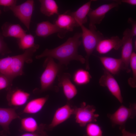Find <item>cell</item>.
Listing matches in <instances>:
<instances>
[{
    "label": "cell",
    "mask_w": 136,
    "mask_h": 136,
    "mask_svg": "<svg viewBox=\"0 0 136 136\" xmlns=\"http://www.w3.org/2000/svg\"><path fill=\"white\" fill-rule=\"evenodd\" d=\"M81 35V33H76L57 47L52 49H46L41 54L36 56V58L51 57L58 60L61 65L66 66L72 60L79 61L82 64L85 63V58L78 52V48L82 43L80 40Z\"/></svg>",
    "instance_id": "obj_1"
},
{
    "label": "cell",
    "mask_w": 136,
    "mask_h": 136,
    "mask_svg": "<svg viewBox=\"0 0 136 136\" xmlns=\"http://www.w3.org/2000/svg\"><path fill=\"white\" fill-rule=\"evenodd\" d=\"M37 49L31 48L25 50L21 54L8 56L0 59V73L13 79L24 74L23 68L25 63L32 62V57Z\"/></svg>",
    "instance_id": "obj_2"
},
{
    "label": "cell",
    "mask_w": 136,
    "mask_h": 136,
    "mask_svg": "<svg viewBox=\"0 0 136 136\" xmlns=\"http://www.w3.org/2000/svg\"><path fill=\"white\" fill-rule=\"evenodd\" d=\"M80 26L82 30V42L86 54L85 58V68L86 70H89V57L99 42L105 38L100 32L97 30L95 25L89 26V29L83 25Z\"/></svg>",
    "instance_id": "obj_3"
},
{
    "label": "cell",
    "mask_w": 136,
    "mask_h": 136,
    "mask_svg": "<svg viewBox=\"0 0 136 136\" xmlns=\"http://www.w3.org/2000/svg\"><path fill=\"white\" fill-rule=\"evenodd\" d=\"M52 58L47 57L43 66L45 70L40 78L41 88L39 92H42L51 89L57 76L60 73L62 65L54 61Z\"/></svg>",
    "instance_id": "obj_4"
},
{
    "label": "cell",
    "mask_w": 136,
    "mask_h": 136,
    "mask_svg": "<svg viewBox=\"0 0 136 136\" xmlns=\"http://www.w3.org/2000/svg\"><path fill=\"white\" fill-rule=\"evenodd\" d=\"M136 115L135 103L130 104L129 107L127 108L122 105L113 114H107L110 119L112 126L116 125L120 126L121 130L125 128V124L129 118L134 119Z\"/></svg>",
    "instance_id": "obj_5"
},
{
    "label": "cell",
    "mask_w": 136,
    "mask_h": 136,
    "mask_svg": "<svg viewBox=\"0 0 136 136\" xmlns=\"http://www.w3.org/2000/svg\"><path fill=\"white\" fill-rule=\"evenodd\" d=\"M95 111L93 106L82 103L80 107L75 108L74 114L76 122L83 127L89 123L96 122L99 115L95 113Z\"/></svg>",
    "instance_id": "obj_6"
},
{
    "label": "cell",
    "mask_w": 136,
    "mask_h": 136,
    "mask_svg": "<svg viewBox=\"0 0 136 136\" xmlns=\"http://www.w3.org/2000/svg\"><path fill=\"white\" fill-rule=\"evenodd\" d=\"M34 9V1L28 0L20 5H16L8 8L6 11L11 10L14 16L17 17L29 30Z\"/></svg>",
    "instance_id": "obj_7"
},
{
    "label": "cell",
    "mask_w": 136,
    "mask_h": 136,
    "mask_svg": "<svg viewBox=\"0 0 136 136\" xmlns=\"http://www.w3.org/2000/svg\"><path fill=\"white\" fill-rule=\"evenodd\" d=\"M122 49L121 57L122 61L121 70H124L127 73L130 71L129 68L130 57L132 53L133 44L131 29H126L123 33Z\"/></svg>",
    "instance_id": "obj_8"
},
{
    "label": "cell",
    "mask_w": 136,
    "mask_h": 136,
    "mask_svg": "<svg viewBox=\"0 0 136 136\" xmlns=\"http://www.w3.org/2000/svg\"><path fill=\"white\" fill-rule=\"evenodd\" d=\"M121 3L120 1H116L103 5L94 10L91 8L87 15L89 19V26L100 24L106 14L112 9L118 7Z\"/></svg>",
    "instance_id": "obj_9"
},
{
    "label": "cell",
    "mask_w": 136,
    "mask_h": 136,
    "mask_svg": "<svg viewBox=\"0 0 136 136\" xmlns=\"http://www.w3.org/2000/svg\"><path fill=\"white\" fill-rule=\"evenodd\" d=\"M104 74L99 80L101 86L106 87L112 94L121 103L123 102L120 89L118 84L112 75L103 69Z\"/></svg>",
    "instance_id": "obj_10"
},
{
    "label": "cell",
    "mask_w": 136,
    "mask_h": 136,
    "mask_svg": "<svg viewBox=\"0 0 136 136\" xmlns=\"http://www.w3.org/2000/svg\"><path fill=\"white\" fill-rule=\"evenodd\" d=\"M59 28L60 31L57 33L58 36L60 38H64L66 33L72 31L76 27L75 21L70 14L69 11L58 15L54 23Z\"/></svg>",
    "instance_id": "obj_11"
},
{
    "label": "cell",
    "mask_w": 136,
    "mask_h": 136,
    "mask_svg": "<svg viewBox=\"0 0 136 136\" xmlns=\"http://www.w3.org/2000/svg\"><path fill=\"white\" fill-rule=\"evenodd\" d=\"M57 76L59 86L62 87L64 94L67 100H70L77 93L76 87L71 81V75L69 73H60Z\"/></svg>",
    "instance_id": "obj_12"
},
{
    "label": "cell",
    "mask_w": 136,
    "mask_h": 136,
    "mask_svg": "<svg viewBox=\"0 0 136 136\" xmlns=\"http://www.w3.org/2000/svg\"><path fill=\"white\" fill-rule=\"evenodd\" d=\"M7 91L6 98L8 105L16 107L24 105L30 95L29 93L18 88H11Z\"/></svg>",
    "instance_id": "obj_13"
},
{
    "label": "cell",
    "mask_w": 136,
    "mask_h": 136,
    "mask_svg": "<svg viewBox=\"0 0 136 136\" xmlns=\"http://www.w3.org/2000/svg\"><path fill=\"white\" fill-rule=\"evenodd\" d=\"M17 108H0V125L3 130L0 134L10 133L9 125L14 120L20 118L16 112Z\"/></svg>",
    "instance_id": "obj_14"
},
{
    "label": "cell",
    "mask_w": 136,
    "mask_h": 136,
    "mask_svg": "<svg viewBox=\"0 0 136 136\" xmlns=\"http://www.w3.org/2000/svg\"><path fill=\"white\" fill-rule=\"evenodd\" d=\"M75 108L68 104L58 108L56 111L48 128L51 129L63 123L74 114Z\"/></svg>",
    "instance_id": "obj_15"
},
{
    "label": "cell",
    "mask_w": 136,
    "mask_h": 136,
    "mask_svg": "<svg viewBox=\"0 0 136 136\" xmlns=\"http://www.w3.org/2000/svg\"><path fill=\"white\" fill-rule=\"evenodd\" d=\"M122 41L117 36H114L109 39L101 40L96 48V51L101 54H106L112 49H118L122 45Z\"/></svg>",
    "instance_id": "obj_16"
},
{
    "label": "cell",
    "mask_w": 136,
    "mask_h": 136,
    "mask_svg": "<svg viewBox=\"0 0 136 136\" xmlns=\"http://www.w3.org/2000/svg\"><path fill=\"white\" fill-rule=\"evenodd\" d=\"M2 35L5 37H12L19 39L26 34V31L24 30L18 24H13L6 22L1 27Z\"/></svg>",
    "instance_id": "obj_17"
},
{
    "label": "cell",
    "mask_w": 136,
    "mask_h": 136,
    "mask_svg": "<svg viewBox=\"0 0 136 136\" xmlns=\"http://www.w3.org/2000/svg\"><path fill=\"white\" fill-rule=\"evenodd\" d=\"M99 58L104 69L111 74H116L121 69L122 61L120 58L108 56H101Z\"/></svg>",
    "instance_id": "obj_18"
},
{
    "label": "cell",
    "mask_w": 136,
    "mask_h": 136,
    "mask_svg": "<svg viewBox=\"0 0 136 136\" xmlns=\"http://www.w3.org/2000/svg\"><path fill=\"white\" fill-rule=\"evenodd\" d=\"M93 1H89L75 11L71 12L69 11L70 14L75 20L76 27L80 26L81 25L87 22L88 20L87 16L91 9V4Z\"/></svg>",
    "instance_id": "obj_19"
},
{
    "label": "cell",
    "mask_w": 136,
    "mask_h": 136,
    "mask_svg": "<svg viewBox=\"0 0 136 136\" xmlns=\"http://www.w3.org/2000/svg\"><path fill=\"white\" fill-rule=\"evenodd\" d=\"M21 124L20 131L25 133L36 132L45 129V124H41L39 125L36 119L31 117L22 119Z\"/></svg>",
    "instance_id": "obj_20"
},
{
    "label": "cell",
    "mask_w": 136,
    "mask_h": 136,
    "mask_svg": "<svg viewBox=\"0 0 136 136\" xmlns=\"http://www.w3.org/2000/svg\"><path fill=\"white\" fill-rule=\"evenodd\" d=\"M59 31V28L55 24L46 21L37 24L35 33L38 36L46 37L53 34L58 33Z\"/></svg>",
    "instance_id": "obj_21"
},
{
    "label": "cell",
    "mask_w": 136,
    "mask_h": 136,
    "mask_svg": "<svg viewBox=\"0 0 136 136\" xmlns=\"http://www.w3.org/2000/svg\"><path fill=\"white\" fill-rule=\"evenodd\" d=\"M48 97L47 95L30 100L25 105L22 113L33 114L39 112L43 108Z\"/></svg>",
    "instance_id": "obj_22"
},
{
    "label": "cell",
    "mask_w": 136,
    "mask_h": 136,
    "mask_svg": "<svg viewBox=\"0 0 136 136\" xmlns=\"http://www.w3.org/2000/svg\"><path fill=\"white\" fill-rule=\"evenodd\" d=\"M40 11L45 15L50 17L54 14H59L58 7L54 0H40Z\"/></svg>",
    "instance_id": "obj_23"
},
{
    "label": "cell",
    "mask_w": 136,
    "mask_h": 136,
    "mask_svg": "<svg viewBox=\"0 0 136 136\" xmlns=\"http://www.w3.org/2000/svg\"><path fill=\"white\" fill-rule=\"evenodd\" d=\"M17 43L19 48L23 50L31 48L38 49L40 45L35 44V38L32 35L25 34L21 38L18 39Z\"/></svg>",
    "instance_id": "obj_24"
},
{
    "label": "cell",
    "mask_w": 136,
    "mask_h": 136,
    "mask_svg": "<svg viewBox=\"0 0 136 136\" xmlns=\"http://www.w3.org/2000/svg\"><path fill=\"white\" fill-rule=\"evenodd\" d=\"M92 78L89 73L83 69L78 70L73 76V80L77 85H82L86 84L90 81Z\"/></svg>",
    "instance_id": "obj_25"
},
{
    "label": "cell",
    "mask_w": 136,
    "mask_h": 136,
    "mask_svg": "<svg viewBox=\"0 0 136 136\" xmlns=\"http://www.w3.org/2000/svg\"><path fill=\"white\" fill-rule=\"evenodd\" d=\"M129 64L132 71V77L128 81L129 85L132 88L136 87V54L132 52L130 59Z\"/></svg>",
    "instance_id": "obj_26"
},
{
    "label": "cell",
    "mask_w": 136,
    "mask_h": 136,
    "mask_svg": "<svg viewBox=\"0 0 136 136\" xmlns=\"http://www.w3.org/2000/svg\"><path fill=\"white\" fill-rule=\"evenodd\" d=\"M86 125L85 136H103V131L98 124L91 122Z\"/></svg>",
    "instance_id": "obj_27"
},
{
    "label": "cell",
    "mask_w": 136,
    "mask_h": 136,
    "mask_svg": "<svg viewBox=\"0 0 136 136\" xmlns=\"http://www.w3.org/2000/svg\"><path fill=\"white\" fill-rule=\"evenodd\" d=\"M13 80L6 75L0 73V90L5 89L8 91L12 88Z\"/></svg>",
    "instance_id": "obj_28"
},
{
    "label": "cell",
    "mask_w": 136,
    "mask_h": 136,
    "mask_svg": "<svg viewBox=\"0 0 136 136\" xmlns=\"http://www.w3.org/2000/svg\"><path fill=\"white\" fill-rule=\"evenodd\" d=\"M11 52V51L9 49L7 44L4 41L2 34L0 33V54L4 55Z\"/></svg>",
    "instance_id": "obj_29"
},
{
    "label": "cell",
    "mask_w": 136,
    "mask_h": 136,
    "mask_svg": "<svg viewBox=\"0 0 136 136\" xmlns=\"http://www.w3.org/2000/svg\"><path fill=\"white\" fill-rule=\"evenodd\" d=\"M16 0H0V6L4 7V10L6 11L8 8L16 5Z\"/></svg>",
    "instance_id": "obj_30"
},
{
    "label": "cell",
    "mask_w": 136,
    "mask_h": 136,
    "mask_svg": "<svg viewBox=\"0 0 136 136\" xmlns=\"http://www.w3.org/2000/svg\"><path fill=\"white\" fill-rule=\"evenodd\" d=\"M44 130L34 133L26 132L20 136H48Z\"/></svg>",
    "instance_id": "obj_31"
},
{
    "label": "cell",
    "mask_w": 136,
    "mask_h": 136,
    "mask_svg": "<svg viewBox=\"0 0 136 136\" xmlns=\"http://www.w3.org/2000/svg\"><path fill=\"white\" fill-rule=\"evenodd\" d=\"M128 22L131 24L132 26L131 29V33L133 37L136 36V22L131 18H129L128 20Z\"/></svg>",
    "instance_id": "obj_32"
},
{
    "label": "cell",
    "mask_w": 136,
    "mask_h": 136,
    "mask_svg": "<svg viewBox=\"0 0 136 136\" xmlns=\"http://www.w3.org/2000/svg\"><path fill=\"white\" fill-rule=\"evenodd\" d=\"M122 136H136V133H133L126 131L125 128L121 130Z\"/></svg>",
    "instance_id": "obj_33"
},
{
    "label": "cell",
    "mask_w": 136,
    "mask_h": 136,
    "mask_svg": "<svg viewBox=\"0 0 136 136\" xmlns=\"http://www.w3.org/2000/svg\"><path fill=\"white\" fill-rule=\"evenodd\" d=\"M121 2L126 3L132 5H136V0H122Z\"/></svg>",
    "instance_id": "obj_34"
},
{
    "label": "cell",
    "mask_w": 136,
    "mask_h": 136,
    "mask_svg": "<svg viewBox=\"0 0 136 136\" xmlns=\"http://www.w3.org/2000/svg\"><path fill=\"white\" fill-rule=\"evenodd\" d=\"M1 135H2V136H8L7 134H3Z\"/></svg>",
    "instance_id": "obj_35"
},
{
    "label": "cell",
    "mask_w": 136,
    "mask_h": 136,
    "mask_svg": "<svg viewBox=\"0 0 136 136\" xmlns=\"http://www.w3.org/2000/svg\"><path fill=\"white\" fill-rule=\"evenodd\" d=\"M1 13H2L0 9V15L1 14Z\"/></svg>",
    "instance_id": "obj_36"
}]
</instances>
